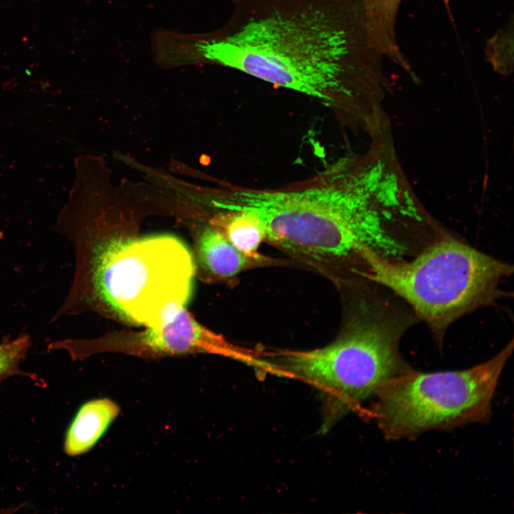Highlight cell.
Here are the masks:
<instances>
[{
	"instance_id": "6da1fadb",
	"label": "cell",
	"mask_w": 514,
	"mask_h": 514,
	"mask_svg": "<svg viewBox=\"0 0 514 514\" xmlns=\"http://www.w3.org/2000/svg\"><path fill=\"white\" fill-rule=\"evenodd\" d=\"M221 29L191 41L183 60L240 71L316 100L341 125L373 136L390 90L386 59L359 0H233Z\"/></svg>"
},
{
	"instance_id": "7a4b0ae2",
	"label": "cell",
	"mask_w": 514,
	"mask_h": 514,
	"mask_svg": "<svg viewBox=\"0 0 514 514\" xmlns=\"http://www.w3.org/2000/svg\"><path fill=\"white\" fill-rule=\"evenodd\" d=\"M366 289L335 341L313 350L263 355L269 369L301 378L322 392L326 425L374 396L383 382L412 368L400 343L418 318L385 286L373 283Z\"/></svg>"
},
{
	"instance_id": "3957f363",
	"label": "cell",
	"mask_w": 514,
	"mask_h": 514,
	"mask_svg": "<svg viewBox=\"0 0 514 514\" xmlns=\"http://www.w3.org/2000/svg\"><path fill=\"white\" fill-rule=\"evenodd\" d=\"M69 240L78 248L79 268L51 321L98 300L126 321L148 327L185 307L191 298L195 263L188 247L173 236L104 243Z\"/></svg>"
},
{
	"instance_id": "277c9868",
	"label": "cell",
	"mask_w": 514,
	"mask_h": 514,
	"mask_svg": "<svg viewBox=\"0 0 514 514\" xmlns=\"http://www.w3.org/2000/svg\"><path fill=\"white\" fill-rule=\"evenodd\" d=\"M363 255L370 268L366 278L402 298L439 347L455 321L507 294L501 284L513 272L511 264L450 233L410 259H387L367 247Z\"/></svg>"
},
{
	"instance_id": "5b68a950",
	"label": "cell",
	"mask_w": 514,
	"mask_h": 514,
	"mask_svg": "<svg viewBox=\"0 0 514 514\" xmlns=\"http://www.w3.org/2000/svg\"><path fill=\"white\" fill-rule=\"evenodd\" d=\"M514 348L513 338L489 360L460 371H409L383 382L375 397V415L389 440L411 438L430 430H451L486 423L501 373Z\"/></svg>"
},
{
	"instance_id": "8992f818",
	"label": "cell",
	"mask_w": 514,
	"mask_h": 514,
	"mask_svg": "<svg viewBox=\"0 0 514 514\" xmlns=\"http://www.w3.org/2000/svg\"><path fill=\"white\" fill-rule=\"evenodd\" d=\"M222 206L254 213L263 224L266 241L316 268L351 281L369 273L364 246L340 218L296 182L238 188Z\"/></svg>"
},
{
	"instance_id": "52a82bcc",
	"label": "cell",
	"mask_w": 514,
	"mask_h": 514,
	"mask_svg": "<svg viewBox=\"0 0 514 514\" xmlns=\"http://www.w3.org/2000/svg\"><path fill=\"white\" fill-rule=\"evenodd\" d=\"M140 350L158 356L209 353L253 363L256 361L252 353L199 324L185 307L172 311L158 323L148 326L141 337Z\"/></svg>"
},
{
	"instance_id": "ba28073f",
	"label": "cell",
	"mask_w": 514,
	"mask_h": 514,
	"mask_svg": "<svg viewBox=\"0 0 514 514\" xmlns=\"http://www.w3.org/2000/svg\"><path fill=\"white\" fill-rule=\"evenodd\" d=\"M119 413L118 405L109 398H96L84 403L66 430L64 452L69 456H77L89 451Z\"/></svg>"
},
{
	"instance_id": "9c48e42d",
	"label": "cell",
	"mask_w": 514,
	"mask_h": 514,
	"mask_svg": "<svg viewBox=\"0 0 514 514\" xmlns=\"http://www.w3.org/2000/svg\"><path fill=\"white\" fill-rule=\"evenodd\" d=\"M197 253L201 268L217 279L234 277L258 263H264V260L253 259L243 254L215 228H206L202 232Z\"/></svg>"
},
{
	"instance_id": "30bf717a",
	"label": "cell",
	"mask_w": 514,
	"mask_h": 514,
	"mask_svg": "<svg viewBox=\"0 0 514 514\" xmlns=\"http://www.w3.org/2000/svg\"><path fill=\"white\" fill-rule=\"evenodd\" d=\"M402 0H359L369 29L384 56L400 63L405 56L397 42L395 24Z\"/></svg>"
},
{
	"instance_id": "8fae6325",
	"label": "cell",
	"mask_w": 514,
	"mask_h": 514,
	"mask_svg": "<svg viewBox=\"0 0 514 514\" xmlns=\"http://www.w3.org/2000/svg\"><path fill=\"white\" fill-rule=\"evenodd\" d=\"M219 217L216 226L226 239L246 256L256 259L266 258L258 253L261 243L266 240V232L261 219L253 212L233 210Z\"/></svg>"
},
{
	"instance_id": "7c38bea8",
	"label": "cell",
	"mask_w": 514,
	"mask_h": 514,
	"mask_svg": "<svg viewBox=\"0 0 514 514\" xmlns=\"http://www.w3.org/2000/svg\"><path fill=\"white\" fill-rule=\"evenodd\" d=\"M31 345V337L27 333H21L13 340L0 343V385L11 376H26L36 378L34 374L24 372L20 368Z\"/></svg>"
},
{
	"instance_id": "4fadbf2b",
	"label": "cell",
	"mask_w": 514,
	"mask_h": 514,
	"mask_svg": "<svg viewBox=\"0 0 514 514\" xmlns=\"http://www.w3.org/2000/svg\"><path fill=\"white\" fill-rule=\"evenodd\" d=\"M513 28L505 29L488 42L486 56L499 73L510 74L513 68Z\"/></svg>"
},
{
	"instance_id": "5bb4252c",
	"label": "cell",
	"mask_w": 514,
	"mask_h": 514,
	"mask_svg": "<svg viewBox=\"0 0 514 514\" xmlns=\"http://www.w3.org/2000/svg\"><path fill=\"white\" fill-rule=\"evenodd\" d=\"M362 154H363V158H364V163H365L366 179V189H367V196H368L366 162V158H365L364 153H363ZM368 204H369V201H368ZM369 207H370V204H369ZM370 210H371V207H370ZM371 216H372V213H371ZM372 219H373V216H372ZM373 226H374V229H375L376 243H375V246H374V248H373V249H371V251H373L375 252V251H376V249H377V247H378V238H377V234H376V231L374 222H373Z\"/></svg>"
}]
</instances>
